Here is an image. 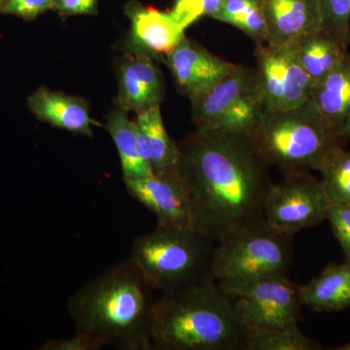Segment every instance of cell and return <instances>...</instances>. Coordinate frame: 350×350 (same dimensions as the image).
I'll use <instances>...</instances> for the list:
<instances>
[{"label":"cell","mask_w":350,"mask_h":350,"mask_svg":"<svg viewBox=\"0 0 350 350\" xmlns=\"http://www.w3.org/2000/svg\"><path fill=\"white\" fill-rule=\"evenodd\" d=\"M178 148L177 174L187 190L196 229L217 243L265 221L269 167L248 137L195 130Z\"/></svg>","instance_id":"1"},{"label":"cell","mask_w":350,"mask_h":350,"mask_svg":"<svg viewBox=\"0 0 350 350\" xmlns=\"http://www.w3.org/2000/svg\"><path fill=\"white\" fill-rule=\"evenodd\" d=\"M154 291L130 257L113 265L69 298L75 332L100 349L151 350Z\"/></svg>","instance_id":"2"},{"label":"cell","mask_w":350,"mask_h":350,"mask_svg":"<svg viewBox=\"0 0 350 350\" xmlns=\"http://www.w3.org/2000/svg\"><path fill=\"white\" fill-rule=\"evenodd\" d=\"M245 330L231 301L213 278L156 297L154 350H243Z\"/></svg>","instance_id":"3"},{"label":"cell","mask_w":350,"mask_h":350,"mask_svg":"<svg viewBox=\"0 0 350 350\" xmlns=\"http://www.w3.org/2000/svg\"><path fill=\"white\" fill-rule=\"evenodd\" d=\"M247 137L266 165L283 176L321 172L344 149L340 133L310 100L290 109L264 111Z\"/></svg>","instance_id":"4"},{"label":"cell","mask_w":350,"mask_h":350,"mask_svg":"<svg viewBox=\"0 0 350 350\" xmlns=\"http://www.w3.org/2000/svg\"><path fill=\"white\" fill-rule=\"evenodd\" d=\"M216 241L194 227L157 224L131 245V261L158 291L177 289L211 278Z\"/></svg>","instance_id":"5"},{"label":"cell","mask_w":350,"mask_h":350,"mask_svg":"<svg viewBox=\"0 0 350 350\" xmlns=\"http://www.w3.org/2000/svg\"><path fill=\"white\" fill-rule=\"evenodd\" d=\"M293 238L273 231L265 221L232 232L216 243L211 278L225 290L265 278L288 276Z\"/></svg>","instance_id":"6"},{"label":"cell","mask_w":350,"mask_h":350,"mask_svg":"<svg viewBox=\"0 0 350 350\" xmlns=\"http://www.w3.org/2000/svg\"><path fill=\"white\" fill-rule=\"evenodd\" d=\"M190 101L195 130L246 137L265 111L255 68L241 66Z\"/></svg>","instance_id":"7"},{"label":"cell","mask_w":350,"mask_h":350,"mask_svg":"<svg viewBox=\"0 0 350 350\" xmlns=\"http://www.w3.org/2000/svg\"><path fill=\"white\" fill-rule=\"evenodd\" d=\"M223 292L229 297L245 333L299 325L301 305L298 286L288 276L265 278Z\"/></svg>","instance_id":"8"},{"label":"cell","mask_w":350,"mask_h":350,"mask_svg":"<svg viewBox=\"0 0 350 350\" xmlns=\"http://www.w3.org/2000/svg\"><path fill=\"white\" fill-rule=\"evenodd\" d=\"M131 21L126 51L165 61L185 36L186 29L204 17L202 7L195 0H177L170 10L161 11L131 0L125 6Z\"/></svg>","instance_id":"9"},{"label":"cell","mask_w":350,"mask_h":350,"mask_svg":"<svg viewBox=\"0 0 350 350\" xmlns=\"http://www.w3.org/2000/svg\"><path fill=\"white\" fill-rule=\"evenodd\" d=\"M328 207L321 180L306 172L285 175L267 193L265 222L273 231L294 237L327 220Z\"/></svg>","instance_id":"10"},{"label":"cell","mask_w":350,"mask_h":350,"mask_svg":"<svg viewBox=\"0 0 350 350\" xmlns=\"http://www.w3.org/2000/svg\"><path fill=\"white\" fill-rule=\"evenodd\" d=\"M255 59L265 111L290 109L310 100L313 83L299 63L291 43L256 45Z\"/></svg>","instance_id":"11"},{"label":"cell","mask_w":350,"mask_h":350,"mask_svg":"<svg viewBox=\"0 0 350 350\" xmlns=\"http://www.w3.org/2000/svg\"><path fill=\"white\" fill-rule=\"evenodd\" d=\"M124 183L129 195L154 214L157 224L194 227L188 192L177 172L126 179Z\"/></svg>","instance_id":"12"},{"label":"cell","mask_w":350,"mask_h":350,"mask_svg":"<svg viewBox=\"0 0 350 350\" xmlns=\"http://www.w3.org/2000/svg\"><path fill=\"white\" fill-rule=\"evenodd\" d=\"M165 62L179 91L189 100L206 92L238 66L220 59L186 36Z\"/></svg>","instance_id":"13"},{"label":"cell","mask_w":350,"mask_h":350,"mask_svg":"<svg viewBox=\"0 0 350 350\" xmlns=\"http://www.w3.org/2000/svg\"><path fill=\"white\" fill-rule=\"evenodd\" d=\"M117 103L126 111L138 114L161 105L165 96V82L155 59L126 52L117 64Z\"/></svg>","instance_id":"14"},{"label":"cell","mask_w":350,"mask_h":350,"mask_svg":"<svg viewBox=\"0 0 350 350\" xmlns=\"http://www.w3.org/2000/svg\"><path fill=\"white\" fill-rule=\"evenodd\" d=\"M267 44L282 45L322 31L319 0H262Z\"/></svg>","instance_id":"15"},{"label":"cell","mask_w":350,"mask_h":350,"mask_svg":"<svg viewBox=\"0 0 350 350\" xmlns=\"http://www.w3.org/2000/svg\"><path fill=\"white\" fill-rule=\"evenodd\" d=\"M27 105L39 121L76 135L89 137L94 135L96 123L84 98L40 87L29 96Z\"/></svg>","instance_id":"16"},{"label":"cell","mask_w":350,"mask_h":350,"mask_svg":"<svg viewBox=\"0 0 350 350\" xmlns=\"http://www.w3.org/2000/svg\"><path fill=\"white\" fill-rule=\"evenodd\" d=\"M137 126L140 154L154 174H175L179 162L178 144H175L163 125L160 105L138 113Z\"/></svg>","instance_id":"17"},{"label":"cell","mask_w":350,"mask_h":350,"mask_svg":"<svg viewBox=\"0 0 350 350\" xmlns=\"http://www.w3.org/2000/svg\"><path fill=\"white\" fill-rule=\"evenodd\" d=\"M301 306L319 312L350 308V262L330 264L305 285L298 286Z\"/></svg>","instance_id":"18"},{"label":"cell","mask_w":350,"mask_h":350,"mask_svg":"<svg viewBox=\"0 0 350 350\" xmlns=\"http://www.w3.org/2000/svg\"><path fill=\"white\" fill-rule=\"evenodd\" d=\"M310 100L340 135V130L350 117V55L313 85Z\"/></svg>","instance_id":"19"},{"label":"cell","mask_w":350,"mask_h":350,"mask_svg":"<svg viewBox=\"0 0 350 350\" xmlns=\"http://www.w3.org/2000/svg\"><path fill=\"white\" fill-rule=\"evenodd\" d=\"M290 43L313 85L337 68L347 55V48L323 31L306 34Z\"/></svg>","instance_id":"20"},{"label":"cell","mask_w":350,"mask_h":350,"mask_svg":"<svg viewBox=\"0 0 350 350\" xmlns=\"http://www.w3.org/2000/svg\"><path fill=\"white\" fill-rule=\"evenodd\" d=\"M128 113L116 103L107 118V129L118 151L124 180L144 178L154 174L150 165L140 154L137 126Z\"/></svg>","instance_id":"21"},{"label":"cell","mask_w":350,"mask_h":350,"mask_svg":"<svg viewBox=\"0 0 350 350\" xmlns=\"http://www.w3.org/2000/svg\"><path fill=\"white\" fill-rule=\"evenodd\" d=\"M213 19L237 27L255 45L267 42L268 29L262 0H223Z\"/></svg>","instance_id":"22"},{"label":"cell","mask_w":350,"mask_h":350,"mask_svg":"<svg viewBox=\"0 0 350 350\" xmlns=\"http://www.w3.org/2000/svg\"><path fill=\"white\" fill-rule=\"evenodd\" d=\"M321 345L308 337L299 325L278 330L247 332L243 350H319Z\"/></svg>","instance_id":"23"},{"label":"cell","mask_w":350,"mask_h":350,"mask_svg":"<svg viewBox=\"0 0 350 350\" xmlns=\"http://www.w3.org/2000/svg\"><path fill=\"white\" fill-rule=\"evenodd\" d=\"M320 174L329 204L350 206V150L342 149Z\"/></svg>","instance_id":"24"},{"label":"cell","mask_w":350,"mask_h":350,"mask_svg":"<svg viewBox=\"0 0 350 350\" xmlns=\"http://www.w3.org/2000/svg\"><path fill=\"white\" fill-rule=\"evenodd\" d=\"M322 31L347 48L350 43V0H319Z\"/></svg>","instance_id":"25"},{"label":"cell","mask_w":350,"mask_h":350,"mask_svg":"<svg viewBox=\"0 0 350 350\" xmlns=\"http://www.w3.org/2000/svg\"><path fill=\"white\" fill-rule=\"evenodd\" d=\"M327 220L344 252V261L350 262V206L329 204Z\"/></svg>","instance_id":"26"},{"label":"cell","mask_w":350,"mask_h":350,"mask_svg":"<svg viewBox=\"0 0 350 350\" xmlns=\"http://www.w3.org/2000/svg\"><path fill=\"white\" fill-rule=\"evenodd\" d=\"M53 0H6L0 13L31 21L41 14L52 10Z\"/></svg>","instance_id":"27"},{"label":"cell","mask_w":350,"mask_h":350,"mask_svg":"<svg viewBox=\"0 0 350 350\" xmlns=\"http://www.w3.org/2000/svg\"><path fill=\"white\" fill-rule=\"evenodd\" d=\"M98 0H53L52 10L62 16L94 15Z\"/></svg>","instance_id":"28"},{"label":"cell","mask_w":350,"mask_h":350,"mask_svg":"<svg viewBox=\"0 0 350 350\" xmlns=\"http://www.w3.org/2000/svg\"><path fill=\"white\" fill-rule=\"evenodd\" d=\"M44 350H98L100 347L84 334L75 332L69 340H49L41 347Z\"/></svg>","instance_id":"29"},{"label":"cell","mask_w":350,"mask_h":350,"mask_svg":"<svg viewBox=\"0 0 350 350\" xmlns=\"http://www.w3.org/2000/svg\"><path fill=\"white\" fill-rule=\"evenodd\" d=\"M174 1H177V0H174ZM195 1H197L202 7L204 16L213 18L220 8L223 0H195Z\"/></svg>","instance_id":"30"},{"label":"cell","mask_w":350,"mask_h":350,"mask_svg":"<svg viewBox=\"0 0 350 350\" xmlns=\"http://www.w3.org/2000/svg\"><path fill=\"white\" fill-rule=\"evenodd\" d=\"M340 137L350 140V117L345 122L344 126L340 130Z\"/></svg>","instance_id":"31"},{"label":"cell","mask_w":350,"mask_h":350,"mask_svg":"<svg viewBox=\"0 0 350 350\" xmlns=\"http://www.w3.org/2000/svg\"><path fill=\"white\" fill-rule=\"evenodd\" d=\"M336 350H350V342H347V344L340 345V347H336L334 349Z\"/></svg>","instance_id":"32"},{"label":"cell","mask_w":350,"mask_h":350,"mask_svg":"<svg viewBox=\"0 0 350 350\" xmlns=\"http://www.w3.org/2000/svg\"><path fill=\"white\" fill-rule=\"evenodd\" d=\"M6 0H0V10H1L2 6H3L4 2H5Z\"/></svg>","instance_id":"33"}]
</instances>
